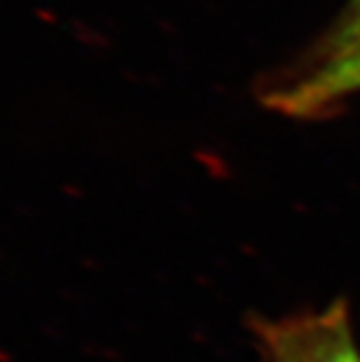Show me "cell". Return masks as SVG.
I'll return each instance as SVG.
<instances>
[{
  "mask_svg": "<svg viewBox=\"0 0 360 362\" xmlns=\"http://www.w3.org/2000/svg\"><path fill=\"white\" fill-rule=\"evenodd\" d=\"M252 332L262 362H360L344 299H335L318 311L255 320Z\"/></svg>",
  "mask_w": 360,
  "mask_h": 362,
  "instance_id": "2",
  "label": "cell"
},
{
  "mask_svg": "<svg viewBox=\"0 0 360 362\" xmlns=\"http://www.w3.org/2000/svg\"><path fill=\"white\" fill-rule=\"evenodd\" d=\"M358 24H360V0H349L347 7H344V12H342V17L337 19L335 26L347 28V26H358Z\"/></svg>",
  "mask_w": 360,
  "mask_h": 362,
  "instance_id": "3",
  "label": "cell"
},
{
  "mask_svg": "<svg viewBox=\"0 0 360 362\" xmlns=\"http://www.w3.org/2000/svg\"><path fill=\"white\" fill-rule=\"evenodd\" d=\"M360 91V24L332 26L293 68L262 87L267 107L295 119H320Z\"/></svg>",
  "mask_w": 360,
  "mask_h": 362,
  "instance_id": "1",
  "label": "cell"
}]
</instances>
